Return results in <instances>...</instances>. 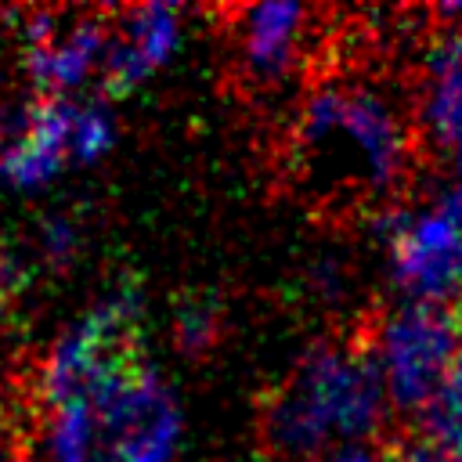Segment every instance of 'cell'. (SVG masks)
Segmentation results:
<instances>
[{"instance_id":"4fadbf2b","label":"cell","mask_w":462,"mask_h":462,"mask_svg":"<svg viewBox=\"0 0 462 462\" xmlns=\"http://www.w3.org/2000/svg\"><path fill=\"white\" fill-rule=\"evenodd\" d=\"M116 144V123L101 105H79L76 130H72V159L94 162Z\"/></svg>"},{"instance_id":"8992f818","label":"cell","mask_w":462,"mask_h":462,"mask_svg":"<svg viewBox=\"0 0 462 462\" xmlns=\"http://www.w3.org/2000/svg\"><path fill=\"white\" fill-rule=\"evenodd\" d=\"M390 271L411 303L462 300V191L426 209H397L383 220Z\"/></svg>"},{"instance_id":"9a60e30c","label":"cell","mask_w":462,"mask_h":462,"mask_svg":"<svg viewBox=\"0 0 462 462\" xmlns=\"http://www.w3.org/2000/svg\"><path fill=\"white\" fill-rule=\"evenodd\" d=\"M79 224L72 217H47L40 227V253L47 263L61 267L79 253Z\"/></svg>"},{"instance_id":"ac0fdd59","label":"cell","mask_w":462,"mask_h":462,"mask_svg":"<svg viewBox=\"0 0 462 462\" xmlns=\"http://www.w3.org/2000/svg\"><path fill=\"white\" fill-rule=\"evenodd\" d=\"M448 14H455V18L462 22V4H455V7H448Z\"/></svg>"},{"instance_id":"6da1fadb","label":"cell","mask_w":462,"mask_h":462,"mask_svg":"<svg viewBox=\"0 0 462 462\" xmlns=\"http://www.w3.org/2000/svg\"><path fill=\"white\" fill-rule=\"evenodd\" d=\"M408 159V126L379 90L318 87L296 116L292 166L321 191L379 199L401 184Z\"/></svg>"},{"instance_id":"9c48e42d","label":"cell","mask_w":462,"mask_h":462,"mask_svg":"<svg viewBox=\"0 0 462 462\" xmlns=\"http://www.w3.org/2000/svg\"><path fill=\"white\" fill-rule=\"evenodd\" d=\"M238 61L256 83L282 79L303 43L307 11L300 4H256L238 18Z\"/></svg>"},{"instance_id":"ba28073f","label":"cell","mask_w":462,"mask_h":462,"mask_svg":"<svg viewBox=\"0 0 462 462\" xmlns=\"http://www.w3.org/2000/svg\"><path fill=\"white\" fill-rule=\"evenodd\" d=\"M180 43V14L166 4H144L123 14L119 32L108 40L101 83L105 94L123 97L148 79Z\"/></svg>"},{"instance_id":"2e32d148","label":"cell","mask_w":462,"mask_h":462,"mask_svg":"<svg viewBox=\"0 0 462 462\" xmlns=\"http://www.w3.org/2000/svg\"><path fill=\"white\" fill-rule=\"evenodd\" d=\"M325 462H383V455L365 444H339L325 455Z\"/></svg>"},{"instance_id":"7c38bea8","label":"cell","mask_w":462,"mask_h":462,"mask_svg":"<svg viewBox=\"0 0 462 462\" xmlns=\"http://www.w3.org/2000/svg\"><path fill=\"white\" fill-rule=\"evenodd\" d=\"M217 328H220V310L213 307V300L206 296H191L177 307V321H173V332H177V343L188 350V354H202L213 346L217 339Z\"/></svg>"},{"instance_id":"52a82bcc","label":"cell","mask_w":462,"mask_h":462,"mask_svg":"<svg viewBox=\"0 0 462 462\" xmlns=\"http://www.w3.org/2000/svg\"><path fill=\"white\" fill-rule=\"evenodd\" d=\"M76 112L69 97H36L4 130L0 180L14 191H36L51 184L72 159Z\"/></svg>"},{"instance_id":"e0dca14e","label":"cell","mask_w":462,"mask_h":462,"mask_svg":"<svg viewBox=\"0 0 462 462\" xmlns=\"http://www.w3.org/2000/svg\"><path fill=\"white\" fill-rule=\"evenodd\" d=\"M0 462H18V458H14V451H11L7 444H0Z\"/></svg>"},{"instance_id":"277c9868","label":"cell","mask_w":462,"mask_h":462,"mask_svg":"<svg viewBox=\"0 0 462 462\" xmlns=\"http://www.w3.org/2000/svg\"><path fill=\"white\" fill-rule=\"evenodd\" d=\"M76 401H87L94 419V462H173L180 408L144 357L123 365Z\"/></svg>"},{"instance_id":"5bb4252c","label":"cell","mask_w":462,"mask_h":462,"mask_svg":"<svg viewBox=\"0 0 462 462\" xmlns=\"http://www.w3.org/2000/svg\"><path fill=\"white\" fill-rule=\"evenodd\" d=\"M383 462H462L451 448H444L437 437L426 430L419 433H401L383 448Z\"/></svg>"},{"instance_id":"30bf717a","label":"cell","mask_w":462,"mask_h":462,"mask_svg":"<svg viewBox=\"0 0 462 462\" xmlns=\"http://www.w3.org/2000/svg\"><path fill=\"white\" fill-rule=\"evenodd\" d=\"M108 40L112 32L101 18H83L61 36L40 47H25V69L29 79L40 87V97H61L65 90L79 87L94 69H101Z\"/></svg>"},{"instance_id":"3957f363","label":"cell","mask_w":462,"mask_h":462,"mask_svg":"<svg viewBox=\"0 0 462 462\" xmlns=\"http://www.w3.org/2000/svg\"><path fill=\"white\" fill-rule=\"evenodd\" d=\"M141 354V292L134 285H116L87 314H79L47 350L36 379L43 411L87 397L123 365Z\"/></svg>"},{"instance_id":"7a4b0ae2","label":"cell","mask_w":462,"mask_h":462,"mask_svg":"<svg viewBox=\"0 0 462 462\" xmlns=\"http://www.w3.org/2000/svg\"><path fill=\"white\" fill-rule=\"evenodd\" d=\"M383 375L365 346H314L263 404V437L282 458H314L336 437L357 444L383 419Z\"/></svg>"},{"instance_id":"8fae6325","label":"cell","mask_w":462,"mask_h":462,"mask_svg":"<svg viewBox=\"0 0 462 462\" xmlns=\"http://www.w3.org/2000/svg\"><path fill=\"white\" fill-rule=\"evenodd\" d=\"M422 119L444 148L462 152V32H444L426 54Z\"/></svg>"},{"instance_id":"5b68a950","label":"cell","mask_w":462,"mask_h":462,"mask_svg":"<svg viewBox=\"0 0 462 462\" xmlns=\"http://www.w3.org/2000/svg\"><path fill=\"white\" fill-rule=\"evenodd\" d=\"M458 354L455 310L433 303H408L383 318L375 336V365L397 408L430 411L451 375Z\"/></svg>"}]
</instances>
